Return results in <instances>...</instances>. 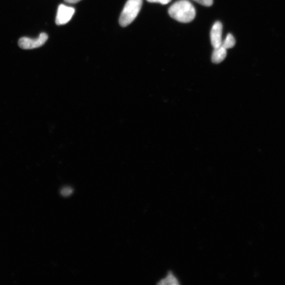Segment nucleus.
<instances>
[{"label": "nucleus", "mask_w": 285, "mask_h": 285, "mask_svg": "<svg viewBox=\"0 0 285 285\" xmlns=\"http://www.w3.org/2000/svg\"><path fill=\"white\" fill-rule=\"evenodd\" d=\"M168 14L180 22L189 23L195 18L196 12L193 5L188 0H180L168 9Z\"/></svg>", "instance_id": "1"}, {"label": "nucleus", "mask_w": 285, "mask_h": 285, "mask_svg": "<svg viewBox=\"0 0 285 285\" xmlns=\"http://www.w3.org/2000/svg\"><path fill=\"white\" fill-rule=\"evenodd\" d=\"M142 5V0H128L121 13L119 22L123 27L130 24L137 17Z\"/></svg>", "instance_id": "2"}, {"label": "nucleus", "mask_w": 285, "mask_h": 285, "mask_svg": "<svg viewBox=\"0 0 285 285\" xmlns=\"http://www.w3.org/2000/svg\"><path fill=\"white\" fill-rule=\"evenodd\" d=\"M48 36L46 33H41L36 39L22 37L18 42L19 47L23 49H33L43 46L47 41Z\"/></svg>", "instance_id": "3"}, {"label": "nucleus", "mask_w": 285, "mask_h": 285, "mask_svg": "<svg viewBox=\"0 0 285 285\" xmlns=\"http://www.w3.org/2000/svg\"><path fill=\"white\" fill-rule=\"evenodd\" d=\"M75 9L64 5L58 7L56 23L58 25H64L70 21L75 14Z\"/></svg>", "instance_id": "4"}, {"label": "nucleus", "mask_w": 285, "mask_h": 285, "mask_svg": "<svg viewBox=\"0 0 285 285\" xmlns=\"http://www.w3.org/2000/svg\"><path fill=\"white\" fill-rule=\"evenodd\" d=\"M223 29V24L220 21L216 22L212 26L210 32V38L211 45L214 48L222 46Z\"/></svg>", "instance_id": "5"}, {"label": "nucleus", "mask_w": 285, "mask_h": 285, "mask_svg": "<svg viewBox=\"0 0 285 285\" xmlns=\"http://www.w3.org/2000/svg\"><path fill=\"white\" fill-rule=\"evenodd\" d=\"M227 56V49L223 46L214 48L212 55V61L215 63H219L223 61Z\"/></svg>", "instance_id": "6"}, {"label": "nucleus", "mask_w": 285, "mask_h": 285, "mask_svg": "<svg viewBox=\"0 0 285 285\" xmlns=\"http://www.w3.org/2000/svg\"><path fill=\"white\" fill-rule=\"evenodd\" d=\"M236 45V40L234 36L231 33H228L225 40L223 41L222 46L226 49H231Z\"/></svg>", "instance_id": "7"}, {"label": "nucleus", "mask_w": 285, "mask_h": 285, "mask_svg": "<svg viewBox=\"0 0 285 285\" xmlns=\"http://www.w3.org/2000/svg\"><path fill=\"white\" fill-rule=\"evenodd\" d=\"M160 283L177 284H179V282L177 279L171 272H170V273H168L166 277L161 280Z\"/></svg>", "instance_id": "8"}, {"label": "nucleus", "mask_w": 285, "mask_h": 285, "mask_svg": "<svg viewBox=\"0 0 285 285\" xmlns=\"http://www.w3.org/2000/svg\"><path fill=\"white\" fill-rule=\"evenodd\" d=\"M193 1L205 7H210L213 3V0H193Z\"/></svg>", "instance_id": "9"}, {"label": "nucleus", "mask_w": 285, "mask_h": 285, "mask_svg": "<svg viewBox=\"0 0 285 285\" xmlns=\"http://www.w3.org/2000/svg\"><path fill=\"white\" fill-rule=\"evenodd\" d=\"M147 1L150 3H159L165 5L169 4L172 0H147Z\"/></svg>", "instance_id": "10"}, {"label": "nucleus", "mask_w": 285, "mask_h": 285, "mask_svg": "<svg viewBox=\"0 0 285 285\" xmlns=\"http://www.w3.org/2000/svg\"><path fill=\"white\" fill-rule=\"evenodd\" d=\"M61 193L64 197L69 196L73 193V190L70 188H64L62 189Z\"/></svg>", "instance_id": "11"}, {"label": "nucleus", "mask_w": 285, "mask_h": 285, "mask_svg": "<svg viewBox=\"0 0 285 285\" xmlns=\"http://www.w3.org/2000/svg\"><path fill=\"white\" fill-rule=\"evenodd\" d=\"M64 1L68 4H75L79 3L82 0H64Z\"/></svg>", "instance_id": "12"}]
</instances>
